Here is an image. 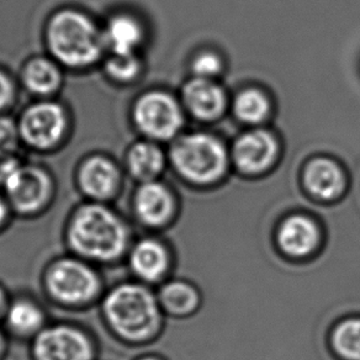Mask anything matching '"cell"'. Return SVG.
<instances>
[{
    "label": "cell",
    "mask_w": 360,
    "mask_h": 360,
    "mask_svg": "<svg viewBox=\"0 0 360 360\" xmlns=\"http://www.w3.org/2000/svg\"><path fill=\"white\" fill-rule=\"evenodd\" d=\"M63 242L70 255L110 268L125 262L134 238L130 222L110 204L85 201L67 216Z\"/></svg>",
    "instance_id": "6da1fadb"
},
{
    "label": "cell",
    "mask_w": 360,
    "mask_h": 360,
    "mask_svg": "<svg viewBox=\"0 0 360 360\" xmlns=\"http://www.w3.org/2000/svg\"><path fill=\"white\" fill-rule=\"evenodd\" d=\"M98 306L103 325L121 345H145L160 332L162 307L140 281H122L106 288Z\"/></svg>",
    "instance_id": "7a4b0ae2"
},
{
    "label": "cell",
    "mask_w": 360,
    "mask_h": 360,
    "mask_svg": "<svg viewBox=\"0 0 360 360\" xmlns=\"http://www.w3.org/2000/svg\"><path fill=\"white\" fill-rule=\"evenodd\" d=\"M40 284L46 300L67 311L98 305L106 290L101 268L68 252L46 263Z\"/></svg>",
    "instance_id": "3957f363"
},
{
    "label": "cell",
    "mask_w": 360,
    "mask_h": 360,
    "mask_svg": "<svg viewBox=\"0 0 360 360\" xmlns=\"http://www.w3.org/2000/svg\"><path fill=\"white\" fill-rule=\"evenodd\" d=\"M0 186L14 217L34 220L45 214L53 199V184L44 170L8 160L0 167Z\"/></svg>",
    "instance_id": "277c9868"
},
{
    "label": "cell",
    "mask_w": 360,
    "mask_h": 360,
    "mask_svg": "<svg viewBox=\"0 0 360 360\" xmlns=\"http://www.w3.org/2000/svg\"><path fill=\"white\" fill-rule=\"evenodd\" d=\"M49 42L56 57L70 67L96 62L103 45L94 24L75 11H63L51 21Z\"/></svg>",
    "instance_id": "5b68a950"
},
{
    "label": "cell",
    "mask_w": 360,
    "mask_h": 360,
    "mask_svg": "<svg viewBox=\"0 0 360 360\" xmlns=\"http://www.w3.org/2000/svg\"><path fill=\"white\" fill-rule=\"evenodd\" d=\"M31 360H98L99 345L85 326L53 321L29 342Z\"/></svg>",
    "instance_id": "8992f818"
},
{
    "label": "cell",
    "mask_w": 360,
    "mask_h": 360,
    "mask_svg": "<svg viewBox=\"0 0 360 360\" xmlns=\"http://www.w3.org/2000/svg\"><path fill=\"white\" fill-rule=\"evenodd\" d=\"M176 169L186 179L206 184L225 172L227 157L219 141L210 136H188L180 140L172 153Z\"/></svg>",
    "instance_id": "52a82bcc"
},
{
    "label": "cell",
    "mask_w": 360,
    "mask_h": 360,
    "mask_svg": "<svg viewBox=\"0 0 360 360\" xmlns=\"http://www.w3.org/2000/svg\"><path fill=\"white\" fill-rule=\"evenodd\" d=\"M50 322L45 305L37 297L19 292L11 295V304L0 325L11 338L31 342Z\"/></svg>",
    "instance_id": "ba28073f"
},
{
    "label": "cell",
    "mask_w": 360,
    "mask_h": 360,
    "mask_svg": "<svg viewBox=\"0 0 360 360\" xmlns=\"http://www.w3.org/2000/svg\"><path fill=\"white\" fill-rule=\"evenodd\" d=\"M135 120L141 130L155 139H169L181 125L179 108L170 96L152 93L137 103Z\"/></svg>",
    "instance_id": "9c48e42d"
},
{
    "label": "cell",
    "mask_w": 360,
    "mask_h": 360,
    "mask_svg": "<svg viewBox=\"0 0 360 360\" xmlns=\"http://www.w3.org/2000/svg\"><path fill=\"white\" fill-rule=\"evenodd\" d=\"M173 210V196L157 181L142 183L131 201V215L139 225L147 229H158L168 224Z\"/></svg>",
    "instance_id": "30bf717a"
},
{
    "label": "cell",
    "mask_w": 360,
    "mask_h": 360,
    "mask_svg": "<svg viewBox=\"0 0 360 360\" xmlns=\"http://www.w3.org/2000/svg\"><path fill=\"white\" fill-rule=\"evenodd\" d=\"M125 262L136 281L150 285L163 278L169 265V257L160 240L143 237L132 242Z\"/></svg>",
    "instance_id": "8fae6325"
},
{
    "label": "cell",
    "mask_w": 360,
    "mask_h": 360,
    "mask_svg": "<svg viewBox=\"0 0 360 360\" xmlns=\"http://www.w3.org/2000/svg\"><path fill=\"white\" fill-rule=\"evenodd\" d=\"M78 186L86 201L110 204L120 189V174L110 160L94 157L82 165Z\"/></svg>",
    "instance_id": "7c38bea8"
},
{
    "label": "cell",
    "mask_w": 360,
    "mask_h": 360,
    "mask_svg": "<svg viewBox=\"0 0 360 360\" xmlns=\"http://www.w3.org/2000/svg\"><path fill=\"white\" fill-rule=\"evenodd\" d=\"M65 114L56 104H39L26 111L21 120V135L30 145L47 148L60 140L65 130Z\"/></svg>",
    "instance_id": "4fadbf2b"
},
{
    "label": "cell",
    "mask_w": 360,
    "mask_h": 360,
    "mask_svg": "<svg viewBox=\"0 0 360 360\" xmlns=\"http://www.w3.org/2000/svg\"><path fill=\"white\" fill-rule=\"evenodd\" d=\"M276 140L264 131H255L236 143L235 158L240 169L255 174L266 169L276 155Z\"/></svg>",
    "instance_id": "5bb4252c"
},
{
    "label": "cell",
    "mask_w": 360,
    "mask_h": 360,
    "mask_svg": "<svg viewBox=\"0 0 360 360\" xmlns=\"http://www.w3.org/2000/svg\"><path fill=\"white\" fill-rule=\"evenodd\" d=\"M188 106L198 117L210 120L220 115L225 108V96L217 85L205 78L191 80L186 86Z\"/></svg>",
    "instance_id": "9a60e30c"
},
{
    "label": "cell",
    "mask_w": 360,
    "mask_h": 360,
    "mask_svg": "<svg viewBox=\"0 0 360 360\" xmlns=\"http://www.w3.org/2000/svg\"><path fill=\"white\" fill-rule=\"evenodd\" d=\"M281 248L292 255H305L319 242L315 224L305 216H292L283 224L279 232Z\"/></svg>",
    "instance_id": "2e32d148"
},
{
    "label": "cell",
    "mask_w": 360,
    "mask_h": 360,
    "mask_svg": "<svg viewBox=\"0 0 360 360\" xmlns=\"http://www.w3.org/2000/svg\"><path fill=\"white\" fill-rule=\"evenodd\" d=\"M305 181L310 191L323 199L338 195L345 186L340 168L328 160H316L310 163L306 169Z\"/></svg>",
    "instance_id": "e0dca14e"
},
{
    "label": "cell",
    "mask_w": 360,
    "mask_h": 360,
    "mask_svg": "<svg viewBox=\"0 0 360 360\" xmlns=\"http://www.w3.org/2000/svg\"><path fill=\"white\" fill-rule=\"evenodd\" d=\"M141 36L140 25L132 18L120 15L111 19L104 40L114 55H134V51L140 44Z\"/></svg>",
    "instance_id": "ac0fdd59"
},
{
    "label": "cell",
    "mask_w": 360,
    "mask_h": 360,
    "mask_svg": "<svg viewBox=\"0 0 360 360\" xmlns=\"http://www.w3.org/2000/svg\"><path fill=\"white\" fill-rule=\"evenodd\" d=\"M129 169L141 183L153 181L163 169V155L155 146L139 143L129 155Z\"/></svg>",
    "instance_id": "d6986e66"
},
{
    "label": "cell",
    "mask_w": 360,
    "mask_h": 360,
    "mask_svg": "<svg viewBox=\"0 0 360 360\" xmlns=\"http://www.w3.org/2000/svg\"><path fill=\"white\" fill-rule=\"evenodd\" d=\"M157 299L160 307L173 315L191 314L198 305L196 291L181 281H172L162 286Z\"/></svg>",
    "instance_id": "ffe728a7"
},
{
    "label": "cell",
    "mask_w": 360,
    "mask_h": 360,
    "mask_svg": "<svg viewBox=\"0 0 360 360\" xmlns=\"http://www.w3.org/2000/svg\"><path fill=\"white\" fill-rule=\"evenodd\" d=\"M25 83L39 94H49L60 84V72L46 60H35L26 67Z\"/></svg>",
    "instance_id": "44dd1931"
},
{
    "label": "cell",
    "mask_w": 360,
    "mask_h": 360,
    "mask_svg": "<svg viewBox=\"0 0 360 360\" xmlns=\"http://www.w3.org/2000/svg\"><path fill=\"white\" fill-rule=\"evenodd\" d=\"M335 349L349 360H360V320L347 321L335 330Z\"/></svg>",
    "instance_id": "7402d4cb"
},
{
    "label": "cell",
    "mask_w": 360,
    "mask_h": 360,
    "mask_svg": "<svg viewBox=\"0 0 360 360\" xmlns=\"http://www.w3.org/2000/svg\"><path fill=\"white\" fill-rule=\"evenodd\" d=\"M269 111V103L257 90H247L236 101V112L242 120L258 122L263 120Z\"/></svg>",
    "instance_id": "603a6c76"
},
{
    "label": "cell",
    "mask_w": 360,
    "mask_h": 360,
    "mask_svg": "<svg viewBox=\"0 0 360 360\" xmlns=\"http://www.w3.org/2000/svg\"><path fill=\"white\" fill-rule=\"evenodd\" d=\"M106 68L114 78L129 80L139 70V62L134 55H114L106 63Z\"/></svg>",
    "instance_id": "cb8c5ba5"
},
{
    "label": "cell",
    "mask_w": 360,
    "mask_h": 360,
    "mask_svg": "<svg viewBox=\"0 0 360 360\" xmlns=\"http://www.w3.org/2000/svg\"><path fill=\"white\" fill-rule=\"evenodd\" d=\"M18 145V131L11 120L0 119V157L9 155Z\"/></svg>",
    "instance_id": "d4e9b609"
},
{
    "label": "cell",
    "mask_w": 360,
    "mask_h": 360,
    "mask_svg": "<svg viewBox=\"0 0 360 360\" xmlns=\"http://www.w3.org/2000/svg\"><path fill=\"white\" fill-rule=\"evenodd\" d=\"M220 68V60L212 53H204L200 57H198L194 62V70L196 75H200L202 78L216 75Z\"/></svg>",
    "instance_id": "484cf974"
},
{
    "label": "cell",
    "mask_w": 360,
    "mask_h": 360,
    "mask_svg": "<svg viewBox=\"0 0 360 360\" xmlns=\"http://www.w3.org/2000/svg\"><path fill=\"white\" fill-rule=\"evenodd\" d=\"M13 219L15 217L11 211V206L8 204L6 196L3 195V193H0V235L6 232V229L11 226Z\"/></svg>",
    "instance_id": "4316f807"
},
{
    "label": "cell",
    "mask_w": 360,
    "mask_h": 360,
    "mask_svg": "<svg viewBox=\"0 0 360 360\" xmlns=\"http://www.w3.org/2000/svg\"><path fill=\"white\" fill-rule=\"evenodd\" d=\"M13 96V86L6 75L0 73V109L6 106Z\"/></svg>",
    "instance_id": "83f0119b"
},
{
    "label": "cell",
    "mask_w": 360,
    "mask_h": 360,
    "mask_svg": "<svg viewBox=\"0 0 360 360\" xmlns=\"http://www.w3.org/2000/svg\"><path fill=\"white\" fill-rule=\"evenodd\" d=\"M11 292L6 290V288L4 286V284H1V283H0V323H1V321L4 319L6 309H8V306L11 304Z\"/></svg>",
    "instance_id": "f1b7e54d"
},
{
    "label": "cell",
    "mask_w": 360,
    "mask_h": 360,
    "mask_svg": "<svg viewBox=\"0 0 360 360\" xmlns=\"http://www.w3.org/2000/svg\"><path fill=\"white\" fill-rule=\"evenodd\" d=\"M9 342H11V337L0 325V360L6 359L8 350H9Z\"/></svg>",
    "instance_id": "f546056e"
},
{
    "label": "cell",
    "mask_w": 360,
    "mask_h": 360,
    "mask_svg": "<svg viewBox=\"0 0 360 360\" xmlns=\"http://www.w3.org/2000/svg\"><path fill=\"white\" fill-rule=\"evenodd\" d=\"M135 360H160L158 358H155V356H150V355H145V356H140V358H137Z\"/></svg>",
    "instance_id": "4dcf8cb0"
}]
</instances>
